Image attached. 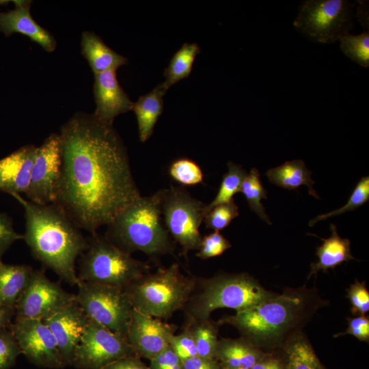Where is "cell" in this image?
Wrapping results in <instances>:
<instances>
[{
    "label": "cell",
    "mask_w": 369,
    "mask_h": 369,
    "mask_svg": "<svg viewBox=\"0 0 369 369\" xmlns=\"http://www.w3.org/2000/svg\"><path fill=\"white\" fill-rule=\"evenodd\" d=\"M62 170L55 204L92 234L141 196L122 139L93 113L77 112L60 129Z\"/></svg>",
    "instance_id": "cell-1"
},
{
    "label": "cell",
    "mask_w": 369,
    "mask_h": 369,
    "mask_svg": "<svg viewBox=\"0 0 369 369\" xmlns=\"http://www.w3.org/2000/svg\"><path fill=\"white\" fill-rule=\"evenodd\" d=\"M12 195L24 209L25 230L23 239L33 256L62 280L77 285L79 279L75 263L86 250L87 238L59 205L38 204L20 194Z\"/></svg>",
    "instance_id": "cell-2"
},
{
    "label": "cell",
    "mask_w": 369,
    "mask_h": 369,
    "mask_svg": "<svg viewBox=\"0 0 369 369\" xmlns=\"http://www.w3.org/2000/svg\"><path fill=\"white\" fill-rule=\"evenodd\" d=\"M163 189L140 196L124 208L107 226L109 241L131 254L142 251L156 258L174 250L171 236L162 222Z\"/></svg>",
    "instance_id": "cell-3"
},
{
    "label": "cell",
    "mask_w": 369,
    "mask_h": 369,
    "mask_svg": "<svg viewBox=\"0 0 369 369\" xmlns=\"http://www.w3.org/2000/svg\"><path fill=\"white\" fill-rule=\"evenodd\" d=\"M195 282L194 290L183 308L187 322L208 320L219 308L236 312L247 310L276 295L245 273L219 274L195 279Z\"/></svg>",
    "instance_id": "cell-4"
},
{
    "label": "cell",
    "mask_w": 369,
    "mask_h": 369,
    "mask_svg": "<svg viewBox=\"0 0 369 369\" xmlns=\"http://www.w3.org/2000/svg\"><path fill=\"white\" fill-rule=\"evenodd\" d=\"M195 284V278L185 276L174 263L143 275L124 290L135 310L163 319L184 308Z\"/></svg>",
    "instance_id": "cell-5"
},
{
    "label": "cell",
    "mask_w": 369,
    "mask_h": 369,
    "mask_svg": "<svg viewBox=\"0 0 369 369\" xmlns=\"http://www.w3.org/2000/svg\"><path fill=\"white\" fill-rule=\"evenodd\" d=\"M150 271L149 264L135 259L96 232L87 238V247L78 260L77 274L81 282L125 289Z\"/></svg>",
    "instance_id": "cell-6"
},
{
    "label": "cell",
    "mask_w": 369,
    "mask_h": 369,
    "mask_svg": "<svg viewBox=\"0 0 369 369\" xmlns=\"http://www.w3.org/2000/svg\"><path fill=\"white\" fill-rule=\"evenodd\" d=\"M301 308V300L293 296L275 295L234 315L221 318L219 324L235 327L244 338L257 344L274 340L293 321Z\"/></svg>",
    "instance_id": "cell-7"
},
{
    "label": "cell",
    "mask_w": 369,
    "mask_h": 369,
    "mask_svg": "<svg viewBox=\"0 0 369 369\" xmlns=\"http://www.w3.org/2000/svg\"><path fill=\"white\" fill-rule=\"evenodd\" d=\"M355 3L346 0H307L300 4L293 25L313 42L338 41L353 27Z\"/></svg>",
    "instance_id": "cell-8"
},
{
    "label": "cell",
    "mask_w": 369,
    "mask_h": 369,
    "mask_svg": "<svg viewBox=\"0 0 369 369\" xmlns=\"http://www.w3.org/2000/svg\"><path fill=\"white\" fill-rule=\"evenodd\" d=\"M76 301L92 320L126 338L133 310L124 289L79 281Z\"/></svg>",
    "instance_id": "cell-9"
},
{
    "label": "cell",
    "mask_w": 369,
    "mask_h": 369,
    "mask_svg": "<svg viewBox=\"0 0 369 369\" xmlns=\"http://www.w3.org/2000/svg\"><path fill=\"white\" fill-rule=\"evenodd\" d=\"M204 204L180 187L163 189L161 216L164 225L180 244L184 256L198 249L202 240L199 228L204 221Z\"/></svg>",
    "instance_id": "cell-10"
},
{
    "label": "cell",
    "mask_w": 369,
    "mask_h": 369,
    "mask_svg": "<svg viewBox=\"0 0 369 369\" xmlns=\"http://www.w3.org/2000/svg\"><path fill=\"white\" fill-rule=\"evenodd\" d=\"M132 355L136 354L126 338L90 318L71 366L79 369H102L119 359Z\"/></svg>",
    "instance_id": "cell-11"
},
{
    "label": "cell",
    "mask_w": 369,
    "mask_h": 369,
    "mask_svg": "<svg viewBox=\"0 0 369 369\" xmlns=\"http://www.w3.org/2000/svg\"><path fill=\"white\" fill-rule=\"evenodd\" d=\"M75 301L74 294L51 281L44 270H36L17 301L16 318L43 320Z\"/></svg>",
    "instance_id": "cell-12"
},
{
    "label": "cell",
    "mask_w": 369,
    "mask_h": 369,
    "mask_svg": "<svg viewBox=\"0 0 369 369\" xmlns=\"http://www.w3.org/2000/svg\"><path fill=\"white\" fill-rule=\"evenodd\" d=\"M59 134L52 133L36 147L29 187L25 195L38 204L54 203L62 170Z\"/></svg>",
    "instance_id": "cell-13"
},
{
    "label": "cell",
    "mask_w": 369,
    "mask_h": 369,
    "mask_svg": "<svg viewBox=\"0 0 369 369\" xmlns=\"http://www.w3.org/2000/svg\"><path fill=\"white\" fill-rule=\"evenodd\" d=\"M9 329L21 354L33 364L55 369L66 366L53 333L43 320L16 318Z\"/></svg>",
    "instance_id": "cell-14"
},
{
    "label": "cell",
    "mask_w": 369,
    "mask_h": 369,
    "mask_svg": "<svg viewBox=\"0 0 369 369\" xmlns=\"http://www.w3.org/2000/svg\"><path fill=\"white\" fill-rule=\"evenodd\" d=\"M176 327L133 308L126 340L136 355L152 359L169 345Z\"/></svg>",
    "instance_id": "cell-15"
},
{
    "label": "cell",
    "mask_w": 369,
    "mask_h": 369,
    "mask_svg": "<svg viewBox=\"0 0 369 369\" xmlns=\"http://www.w3.org/2000/svg\"><path fill=\"white\" fill-rule=\"evenodd\" d=\"M89 320L77 301L43 320L53 333L66 366L72 365L75 349Z\"/></svg>",
    "instance_id": "cell-16"
},
{
    "label": "cell",
    "mask_w": 369,
    "mask_h": 369,
    "mask_svg": "<svg viewBox=\"0 0 369 369\" xmlns=\"http://www.w3.org/2000/svg\"><path fill=\"white\" fill-rule=\"evenodd\" d=\"M94 95L96 109L93 114L107 124L113 125L118 115L133 110L134 102L120 86L116 70L94 74Z\"/></svg>",
    "instance_id": "cell-17"
},
{
    "label": "cell",
    "mask_w": 369,
    "mask_h": 369,
    "mask_svg": "<svg viewBox=\"0 0 369 369\" xmlns=\"http://www.w3.org/2000/svg\"><path fill=\"white\" fill-rule=\"evenodd\" d=\"M15 8L0 12V31L6 36L19 33L27 36L47 52L53 51L57 46L54 37L33 18L30 1H14Z\"/></svg>",
    "instance_id": "cell-18"
},
{
    "label": "cell",
    "mask_w": 369,
    "mask_h": 369,
    "mask_svg": "<svg viewBox=\"0 0 369 369\" xmlns=\"http://www.w3.org/2000/svg\"><path fill=\"white\" fill-rule=\"evenodd\" d=\"M36 146L27 145L0 159V191L13 194L26 193Z\"/></svg>",
    "instance_id": "cell-19"
},
{
    "label": "cell",
    "mask_w": 369,
    "mask_h": 369,
    "mask_svg": "<svg viewBox=\"0 0 369 369\" xmlns=\"http://www.w3.org/2000/svg\"><path fill=\"white\" fill-rule=\"evenodd\" d=\"M82 54L87 59L94 74L106 70H116L128 62L126 57L109 47L92 31H84L81 36Z\"/></svg>",
    "instance_id": "cell-20"
},
{
    "label": "cell",
    "mask_w": 369,
    "mask_h": 369,
    "mask_svg": "<svg viewBox=\"0 0 369 369\" xmlns=\"http://www.w3.org/2000/svg\"><path fill=\"white\" fill-rule=\"evenodd\" d=\"M266 356L245 338H222L218 341L215 359L223 367L250 368Z\"/></svg>",
    "instance_id": "cell-21"
},
{
    "label": "cell",
    "mask_w": 369,
    "mask_h": 369,
    "mask_svg": "<svg viewBox=\"0 0 369 369\" xmlns=\"http://www.w3.org/2000/svg\"><path fill=\"white\" fill-rule=\"evenodd\" d=\"M167 91L161 83L133 103V111L137 118L141 142H146L152 136L155 124L163 111V98Z\"/></svg>",
    "instance_id": "cell-22"
},
{
    "label": "cell",
    "mask_w": 369,
    "mask_h": 369,
    "mask_svg": "<svg viewBox=\"0 0 369 369\" xmlns=\"http://www.w3.org/2000/svg\"><path fill=\"white\" fill-rule=\"evenodd\" d=\"M331 236L327 238H320L323 243L316 248L318 260L311 263L308 276L317 274L319 271L333 269L344 262L355 260L351 251V242L348 238L340 237L336 226L330 225Z\"/></svg>",
    "instance_id": "cell-23"
},
{
    "label": "cell",
    "mask_w": 369,
    "mask_h": 369,
    "mask_svg": "<svg viewBox=\"0 0 369 369\" xmlns=\"http://www.w3.org/2000/svg\"><path fill=\"white\" fill-rule=\"evenodd\" d=\"M33 270L27 264H8L0 261V305L15 309Z\"/></svg>",
    "instance_id": "cell-24"
},
{
    "label": "cell",
    "mask_w": 369,
    "mask_h": 369,
    "mask_svg": "<svg viewBox=\"0 0 369 369\" xmlns=\"http://www.w3.org/2000/svg\"><path fill=\"white\" fill-rule=\"evenodd\" d=\"M312 174L302 160H293L271 168L266 175L272 184L288 190L297 189L305 185L308 187L310 195L319 199L313 187L315 182L312 178Z\"/></svg>",
    "instance_id": "cell-25"
},
{
    "label": "cell",
    "mask_w": 369,
    "mask_h": 369,
    "mask_svg": "<svg viewBox=\"0 0 369 369\" xmlns=\"http://www.w3.org/2000/svg\"><path fill=\"white\" fill-rule=\"evenodd\" d=\"M200 53L197 43H184L175 53L165 70L164 87L168 89L180 80L189 76L195 57Z\"/></svg>",
    "instance_id": "cell-26"
},
{
    "label": "cell",
    "mask_w": 369,
    "mask_h": 369,
    "mask_svg": "<svg viewBox=\"0 0 369 369\" xmlns=\"http://www.w3.org/2000/svg\"><path fill=\"white\" fill-rule=\"evenodd\" d=\"M239 192L245 197L251 210L262 220L271 224L265 208L262 203L263 199L267 198V191L264 188L258 169L252 168L245 177Z\"/></svg>",
    "instance_id": "cell-27"
},
{
    "label": "cell",
    "mask_w": 369,
    "mask_h": 369,
    "mask_svg": "<svg viewBox=\"0 0 369 369\" xmlns=\"http://www.w3.org/2000/svg\"><path fill=\"white\" fill-rule=\"evenodd\" d=\"M228 170L223 176L215 197L211 202L204 206V215L212 208L233 200V196L240 191L241 184L247 173L241 165L231 161L228 163Z\"/></svg>",
    "instance_id": "cell-28"
},
{
    "label": "cell",
    "mask_w": 369,
    "mask_h": 369,
    "mask_svg": "<svg viewBox=\"0 0 369 369\" xmlns=\"http://www.w3.org/2000/svg\"><path fill=\"white\" fill-rule=\"evenodd\" d=\"M193 331L197 355L204 358L215 359L218 344L217 329L208 319L187 322Z\"/></svg>",
    "instance_id": "cell-29"
},
{
    "label": "cell",
    "mask_w": 369,
    "mask_h": 369,
    "mask_svg": "<svg viewBox=\"0 0 369 369\" xmlns=\"http://www.w3.org/2000/svg\"><path fill=\"white\" fill-rule=\"evenodd\" d=\"M286 369H325L305 340L297 339L286 349Z\"/></svg>",
    "instance_id": "cell-30"
},
{
    "label": "cell",
    "mask_w": 369,
    "mask_h": 369,
    "mask_svg": "<svg viewBox=\"0 0 369 369\" xmlns=\"http://www.w3.org/2000/svg\"><path fill=\"white\" fill-rule=\"evenodd\" d=\"M342 53L359 65L369 66V33L364 31L360 34L348 33L338 40Z\"/></svg>",
    "instance_id": "cell-31"
},
{
    "label": "cell",
    "mask_w": 369,
    "mask_h": 369,
    "mask_svg": "<svg viewBox=\"0 0 369 369\" xmlns=\"http://www.w3.org/2000/svg\"><path fill=\"white\" fill-rule=\"evenodd\" d=\"M169 176L183 186H194L203 182L204 174L195 161L181 158L173 161L168 169Z\"/></svg>",
    "instance_id": "cell-32"
},
{
    "label": "cell",
    "mask_w": 369,
    "mask_h": 369,
    "mask_svg": "<svg viewBox=\"0 0 369 369\" xmlns=\"http://www.w3.org/2000/svg\"><path fill=\"white\" fill-rule=\"evenodd\" d=\"M369 200V177H362L357 183L352 191L349 199L342 207L334 210L319 215L309 222L310 226H313L320 221L340 215L348 211H352L361 206Z\"/></svg>",
    "instance_id": "cell-33"
},
{
    "label": "cell",
    "mask_w": 369,
    "mask_h": 369,
    "mask_svg": "<svg viewBox=\"0 0 369 369\" xmlns=\"http://www.w3.org/2000/svg\"><path fill=\"white\" fill-rule=\"evenodd\" d=\"M238 215V207L233 199L212 208L205 214L204 221L206 228L219 232L227 228Z\"/></svg>",
    "instance_id": "cell-34"
},
{
    "label": "cell",
    "mask_w": 369,
    "mask_h": 369,
    "mask_svg": "<svg viewBox=\"0 0 369 369\" xmlns=\"http://www.w3.org/2000/svg\"><path fill=\"white\" fill-rule=\"evenodd\" d=\"M231 246V243L219 232L214 231L202 238L196 255L204 260L217 257Z\"/></svg>",
    "instance_id": "cell-35"
},
{
    "label": "cell",
    "mask_w": 369,
    "mask_h": 369,
    "mask_svg": "<svg viewBox=\"0 0 369 369\" xmlns=\"http://www.w3.org/2000/svg\"><path fill=\"white\" fill-rule=\"evenodd\" d=\"M21 354L13 333L9 328L0 330V369H10Z\"/></svg>",
    "instance_id": "cell-36"
},
{
    "label": "cell",
    "mask_w": 369,
    "mask_h": 369,
    "mask_svg": "<svg viewBox=\"0 0 369 369\" xmlns=\"http://www.w3.org/2000/svg\"><path fill=\"white\" fill-rule=\"evenodd\" d=\"M169 345L182 361L197 355L194 336L189 324L180 334L170 336Z\"/></svg>",
    "instance_id": "cell-37"
},
{
    "label": "cell",
    "mask_w": 369,
    "mask_h": 369,
    "mask_svg": "<svg viewBox=\"0 0 369 369\" xmlns=\"http://www.w3.org/2000/svg\"><path fill=\"white\" fill-rule=\"evenodd\" d=\"M346 297L349 299L353 314L364 316L369 310V292L365 282L357 279L347 289Z\"/></svg>",
    "instance_id": "cell-38"
},
{
    "label": "cell",
    "mask_w": 369,
    "mask_h": 369,
    "mask_svg": "<svg viewBox=\"0 0 369 369\" xmlns=\"http://www.w3.org/2000/svg\"><path fill=\"white\" fill-rule=\"evenodd\" d=\"M20 239H23V234L15 231L10 217L5 213H0V261L10 246Z\"/></svg>",
    "instance_id": "cell-39"
},
{
    "label": "cell",
    "mask_w": 369,
    "mask_h": 369,
    "mask_svg": "<svg viewBox=\"0 0 369 369\" xmlns=\"http://www.w3.org/2000/svg\"><path fill=\"white\" fill-rule=\"evenodd\" d=\"M150 369H182V361L168 345L150 359Z\"/></svg>",
    "instance_id": "cell-40"
},
{
    "label": "cell",
    "mask_w": 369,
    "mask_h": 369,
    "mask_svg": "<svg viewBox=\"0 0 369 369\" xmlns=\"http://www.w3.org/2000/svg\"><path fill=\"white\" fill-rule=\"evenodd\" d=\"M352 335L360 341L368 342L369 340V318L368 316H358L348 318V327L343 333L334 336L338 337L343 335Z\"/></svg>",
    "instance_id": "cell-41"
},
{
    "label": "cell",
    "mask_w": 369,
    "mask_h": 369,
    "mask_svg": "<svg viewBox=\"0 0 369 369\" xmlns=\"http://www.w3.org/2000/svg\"><path fill=\"white\" fill-rule=\"evenodd\" d=\"M182 369H222V368L215 359L196 355L182 361Z\"/></svg>",
    "instance_id": "cell-42"
},
{
    "label": "cell",
    "mask_w": 369,
    "mask_h": 369,
    "mask_svg": "<svg viewBox=\"0 0 369 369\" xmlns=\"http://www.w3.org/2000/svg\"><path fill=\"white\" fill-rule=\"evenodd\" d=\"M137 355L128 356L119 359L102 369H150Z\"/></svg>",
    "instance_id": "cell-43"
},
{
    "label": "cell",
    "mask_w": 369,
    "mask_h": 369,
    "mask_svg": "<svg viewBox=\"0 0 369 369\" xmlns=\"http://www.w3.org/2000/svg\"><path fill=\"white\" fill-rule=\"evenodd\" d=\"M357 2H358V5L355 16H356L361 25L368 31V1H357Z\"/></svg>",
    "instance_id": "cell-44"
},
{
    "label": "cell",
    "mask_w": 369,
    "mask_h": 369,
    "mask_svg": "<svg viewBox=\"0 0 369 369\" xmlns=\"http://www.w3.org/2000/svg\"><path fill=\"white\" fill-rule=\"evenodd\" d=\"M15 314L14 308L0 305V330L10 327Z\"/></svg>",
    "instance_id": "cell-45"
},
{
    "label": "cell",
    "mask_w": 369,
    "mask_h": 369,
    "mask_svg": "<svg viewBox=\"0 0 369 369\" xmlns=\"http://www.w3.org/2000/svg\"><path fill=\"white\" fill-rule=\"evenodd\" d=\"M250 369H284V367L279 360L266 356L254 364Z\"/></svg>",
    "instance_id": "cell-46"
},
{
    "label": "cell",
    "mask_w": 369,
    "mask_h": 369,
    "mask_svg": "<svg viewBox=\"0 0 369 369\" xmlns=\"http://www.w3.org/2000/svg\"><path fill=\"white\" fill-rule=\"evenodd\" d=\"M221 368L222 369H250L247 368H228V367H223V366H221Z\"/></svg>",
    "instance_id": "cell-47"
},
{
    "label": "cell",
    "mask_w": 369,
    "mask_h": 369,
    "mask_svg": "<svg viewBox=\"0 0 369 369\" xmlns=\"http://www.w3.org/2000/svg\"><path fill=\"white\" fill-rule=\"evenodd\" d=\"M7 1H0V5L4 4V3H6Z\"/></svg>",
    "instance_id": "cell-48"
}]
</instances>
